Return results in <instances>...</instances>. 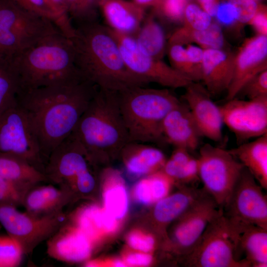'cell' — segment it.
Here are the masks:
<instances>
[{
	"mask_svg": "<svg viewBox=\"0 0 267 267\" xmlns=\"http://www.w3.org/2000/svg\"><path fill=\"white\" fill-rule=\"evenodd\" d=\"M173 181L161 170L137 183L135 188V196L140 202L145 204L158 201L166 195Z\"/></svg>",
	"mask_w": 267,
	"mask_h": 267,
	"instance_id": "cell-31",
	"label": "cell"
},
{
	"mask_svg": "<svg viewBox=\"0 0 267 267\" xmlns=\"http://www.w3.org/2000/svg\"><path fill=\"white\" fill-rule=\"evenodd\" d=\"M1 227H2V226H1V224L0 223V230L1 228Z\"/></svg>",
	"mask_w": 267,
	"mask_h": 267,
	"instance_id": "cell-55",
	"label": "cell"
},
{
	"mask_svg": "<svg viewBox=\"0 0 267 267\" xmlns=\"http://www.w3.org/2000/svg\"><path fill=\"white\" fill-rule=\"evenodd\" d=\"M241 95L248 99L267 96V70L260 72L250 80L236 97Z\"/></svg>",
	"mask_w": 267,
	"mask_h": 267,
	"instance_id": "cell-40",
	"label": "cell"
},
{
	"mask_svg": "<svg viewBox=\"0 0 267 267\" xmlns=\"http://www.w3.org/2000/svg\"><path fill=\"white\" fill-rule=\"evenodd\" d=\"M248 24L252 26L257 35L267 36V6L260 4L257 11Z\"/></svg>",
	"mask_w": 267,
	"mask_h": 267,
	"instance_id": "cell-46",
	"label": "cell"
},
{
	"mask_svg": "<svg viewBox=\"0 0 267 267\" xmlns=\"http://www.w3.org/2000/svg\"><path fill=\"white\" fill-rule=\"evenodd\" d=\"M65 220L62 212L36 217L0 203V223L7 235L20 245L24 254L32 253L41 243L53 235L63 226Z\"/></svg>",
	"mask_w": 267,
	"mask_h": 267,
	"instance_id": "cell-10",
	"label": "cell"
},
{
	"mask_svg": "<svg viewBox=\"0 0 267 267\" xmlns=\"http://www.w3.org/2000/svg\"><path fill=\"white\" fill-rule=\"evenodd\" d=\"M114 267H125V264L120 261H116L113 264Z\"/></svg>",
	"mask_w": 267,
	"mask_h": 267,
	"instance_id": "cell-53",
	"label": "cell"
},
{
	"mask_svg": "<svg viewBox=\"0 0 267 267\" xmlns=\"http://www.w3.org/2000/svg\"><path fill=\"white\" fill-rule=\"evenodd\" d=\"M20 81L11 55L0 53V114L16 101Z\"/></svg>",
	"mask_w": 267,
	"mask_h": 267,
	"instance_id": "cell-30",
	"label": "cell"
},
{
	"mask_svg": "<svg viewBox=\"0 0 267 267\" xmlns=\"http://www.w3.org/2000/svg\"><path fill=\"white\" fill-rule=\"evenodd\" d=\"M143 22L134 38L135 42L143 52L161 59L165 49L164 32L152 15L144 19Z\"/></svg>",
	"mask_w": 267,
	"mask_h": 267,
	"instance_id": "cell-29",
	"label": "cell"
},
{
	"mask_svg": "<svg viewBox=\"0 0 267 267\" xmlns=\"http://www.w3.org/2000/svg\"><path fill=\"white\" fill-rule=\"evenodd\" d=\"M128 241L129 245L133 248L144 252L150 251L154 244L152 237L137 232L131 233L128 237Z\"/></svg>",
	"mask_w": 267,
	"mask_h": 267,
	"instance_id": "cell-47",
	"label": "cell"
},
{
	"mask_svg": "<svg viewBox=\"0 0 267 267\" xmlns=\"http://www.w3.org/2000/svg\"><path fill=\"white\" fill-rule=\"evenodd\" d=\"M151 261L152 257L145 254H132L126 258L127 263L134 266H146L149 265Z\"/></svg>",
	"mask_w": 267,
	"mask_h": 267,
	"instance_id": "cell-50",
	"label": "cell"
},
{
	"mask_svg": "<svg viewBox=\"0 0 267 267\" xmlns=\"http://www.w3.org/2000/svg\"><path fill=\"white\" fill-rule=\"evenodd\" d=\"M88 161L84 149L70 134L49 155L44 174L48 182L69 194L78 177L89 169Z\"/></svg>",
	"mask_w": 267,
	"mask_h": 267,
	"instance_id": "cell-15",
	"label": "cell"
},
{
	"mask_svg": "<svg viewBox=\"0 0 267 267\" xmlns=\"http://www.w3.org/2000/svg\"><path fill=\"white\" fill-rule=\"evenodd\" d=\"M234 66V53L223 48L204 50L201 82L212 96L226 92Z\"/></svg>",
	"mask_w": 267,
	"mask_h": 267,
	"instance_id": "cell-19",
	"label": "cell"
},
{
	"mask_svg": "<svg viewBox=\"0 0 267 267\" xmlns=\"http://www.w3.org/2000/svg\"><path fill=\"white\" fill-rule=\"evenodd\" d=\"M204 189L195 186L183 185L181 190L159 200L153 212L157 222L166 225L177 219L203 193Z\"/></svg>",
	"mask_w": 267,
	"mask_h": 267,
	"instance_id": "cell-27",
	"label": "cell"
},
{
	"mask_svg": "<svg viewBox=\"0 0 267 267\" xmlns=\"http://www.w3.org/2000/svg\"><path fill=\"white\" fill-rule=\"evenodd\" d=\"M128 171L134 175L154 173L163 168L165 162L163 152L145 143L130 141L122 148Z\"/></svg>",
	"mask_w": 267,
	"mask_h": 267,
	"instance_id": "cell-26",
	"label": "cell"
},
{
	"mask_svg": "<svg viewBox=\"0 0 267 267\" xmlns=\"http://www.w3.org/2000/svg\"><path fill=\"white\" fill-rule=\"evenodd\" d=\"M75 27L70 39L76 66L86 79L99 89L116 91L149 84L127 67L109 27L96 21Z\"/></svg>",
	"mask_w": 267,
	"mask_h": 267,
	"instance_id": "cell-2",
	"label": "cell"
},
{
	"mask_svg": "<svg viewBox=\"0 0 267 267\" xmlns=\"http://www.w3.org/2000/svg\"><path fill=\"white\" fill-rule=\"evenodd\" d=\"M101 0H65L67 14L77 25L96 21L97 8Z\"/></svg>",
	"mask_w": 267,
	"mask_h": 267,
	"instance_id": "cell-35",
	"label": "cell"
},
{
	"mask_svg": "<svg viewBox=\"0 0 267 267\" xmlns=\"http://www.w3.org/2000/svg\"><path fill=\"white\" fill-rule=\"evenodd\" d=\"M20 245L9 235H0V267H14L20 264L23 255Z\"/></svg>",
	"mask_w": 267,
	"mask_h": 267,
	"instance_id": "cell-36",
	"label": "cell"
},
{
	"mask_svg": "<svg viewBox=\"0 0 267 267\" xmlns=\"http://www.w3.org/2000/svg\"><path fill=\"white\" fill-rule=\"evenodd\" d=\"M24 196L9 181L0 176V203L17 208L22 206Z\"/></svg>",
	"mask_w": 267,
	"mask_h": 267,
	"instance_id": "cell-44",
	"label": "cell"
},
{
	"mask_svg": "<svg viewBox=\"0 0 267 267\" xmlns=\"http://www.w3.org/2000/svg\"><path fill=\"white\" fill-rule=\"evenodd\" d=\"M47 241L48 254L59 261L79 262L90 254L89 238L81 229L70 231L62 226Z\"/></svg>",
	"mask_w": 267,
	"mask_h": 267,
	"instance_id": "cell-22",
	"label": "cell"
},
{
	"mask_svg": "<svg viewBox=\"0 0 267 267\" xmlns=\"http://www.w3.org/2000/svg\"><path fill=\"white\" fill-rule=\"evenodd\" d=\"M193 43L203 49H222L224 38L222 27L217 22H212L208 28L203 30H194L182 26L171 35L169 45L184 44Z\"/></svg>",
	"mask_w": 267,
	"mask_h": 267,
	"instance_id": "cell-28",
	"label": "cell"
},
{
	"mask_svg": "<svg viewBox=\"0 0 267 267\" xmlns=\"http://www.w3.org/2000/svg\"><path fill=\"white\" fill-rule=\"evenodd\" d=\"M98 89L82 77L19 91L17 102L30 120L45 163L73 132Z\"/></svg>",
	"mask_w": 267,
	"mask_h": 267,
	"instance_id": "cell-1",
	"label": "cell"
},
{
	"mask_svg": "<svg viewBox=\"0 0 267 267\" xmlns=\"http://www.w3.org/2000/svg\"><path fill=\"white\" fill-rule=\"evenodd\" d=\"M187 2L188 1L182 0H161L154 9L169 20L182 22Z\"/></svg>",
	"mask_w": 267,
	"mask_h": 267,
	"instance_id": "cell-41",
	"label": "cell"
},
{
	"mask_svg": "<svg viewBox=\"0 0 267 267\" xmlns=\"http://www.w3.org/2000/svg\"><path fill=\"white\" fill-rule=\"evenodd\" d=\"M183 26L194 30H203L209 27L212 17L198 5L188 2L183 14Z\"/></svg>",
	"mask_w": 267,
	"mask_h": 267,
	"instance_id": "cell-37",
	"label": "cell"
},
{
	"mask_svg": "<svg viewBox=\"0 0 267 267\" xmlns=\"http://www.w3.org/2000/svg\"><path fill=\"white\" fill-rule=\"evenodd\" d=\"M71 134L89 161L120 153L130 138L118 91L98 89Z\"/></svg>",
	"mask_w": 267,
	"mask_h": 267,
	"instance_id": "cell-3",
	"label": "cell"
},
{
	"mask_svg": "<svg viewBox=\"0 0 267 267\" xmlns=\"http://www.w3.org/2000/svg\"><path fill=\"white\" fill-rule=\"evenodd\" d=\"M222 209L204 190L197 200L178 218L173 239L180 254L186 255L193 249L208 223Z\"/></svg>",
	"mask_w": 267,
	"mask_h": 267,
	"instance_id": "cell-14",
	"label": "cell"
},
{
	"mask_svg": "<svg viewBox=\"0 0 267 267\" xmlns=\"http://www.w3.org/2000/svg\"><path fill=\"white\" fill-rule=\"evenodd\" d=\"M189 267H251L239 260L232 230L222 209L207 225L193 249L183 256Z\"/></svg>",
	"mask_w": 267,
	"mask_h": 267,
	"instance_id": "cell-7",
	"label": "cell"
},
{
	"mask_svg": "<svg viewBox=\"0 0 267 267\" xmlns=\"http://www.w3.org/2000/svg\"><path fill=\"white\" fill-rule=\"evenodd\" d=\"M109 29L125 63L136 76L149 83H155L170 89L185 88L192 82L161 59L143 52L132 36Z\"/></svg>",
	"mask_w": 267,
	"mask_h": 267,
	"instance_id": "cell-11",
	"label": "cell"
},
{
	"mask_svg": "<svg viewBox=\"0 0 267 267\" xmlns=\"http://www.w3.org/2000/svg\"><path fill=\"white\" fill-rule=\"evenodd\" d=\"M11 0L23 10L51 21L59 29V19L46 0Z\"/></svg>",
	"mask_w": 267,
	"mask_h": 267,
	"instance_id": "cell-39",
	"label": "cell"
},
{
	"mask_svg": "<svg viewBox=\"0 0 267 267\" xmlns=\"http://www.w3.org/2000/svg\"><path fill=\"white\" fill-rule=\"evenodd\" d=\"M58 31L51 21L0 0V48L5 53L16 54Z\"/></svg>",
	"mask_w": 267,
	"mask_h": 267,
	"instance_id": "cell-6",
	"label": "cell"
},
{
	"mask_svg": "<svg viewBox=\"0 0 267 267\" xmlns=\"http://www.w3.org/2000/svg\"><path fill=\"white\" fill-rule=\"evenodd\" d=\"M0 153L20 158L44 174L45 163L37 137L17 100L0 114Z\"/></svg>",
	"mask_w": 267,
	"mask_h": 267,
	"instance_id": "cell-9",
	"label": "cell"
},
{
	"mask_svg": "<svg viewBox=\"0 0 267 267\" xmlns=\"http://www.w3.org/2000/svg\"><path fill=\"white\" fill-rule=\"evenodd\" d=\"M98 7L110 28L131 36L137 33L145 18V9L133 1L101 0Z\"/></svg>",
	"mask_w": 267,
	"mask_h": 267,
	"instance_id": "cell-21",
	"label": "cell"
},
{
	"mask_svg": "<svg viewBox=\"0 0 267 267\" xmlns=\"http://www.w3.org/2000/svg\"><path fill=\"white\" fill-rule=\"evenodd\" d=\"M161 0H133L135 4L144 8L148 7L155 8Z\"/></svg>",
	"mask_w": 267,
	"mask_h": 267,
	"instance_id": "cell-52",
	"label": "cell"
},
{
	"mask_svg": "<svg viewBox=\"0 0 267 267\" xmlns=\"http://www.w3.org/2000/svg\"><path fill=\"white\" fill-rule=\"evenodd\" d=\"M204 50L199 46L188 45L186 48V53L190 61L201 70Z\"/></svg>",
	"mask_w": 267,
	"mask_h": 267,
	"instance_id": "cell-49",
	"label": "cell"
},
{
	"mask_svg": "<svg viewBox=\"0 0 267 267\" xmlns=\"http://www.w3.org/2000/svg\"><path fill=\"white\" fill-rule=\"evenodd\" d=\"M265 70H267V36L256 35L246 39L234 53L233 74L226 92V100L236 97L250 80Z\"/></svg>",
	"mask_w": 267,
	"mask_h": 267,
	"instance_id": "cell-17",
	"label": "cell"
},
{
	"mask_svg": "<svg viewBox=\"0 0 267 267\" xmlns=\"http://www.w3.org/2000/svg\"><path fill=\"white\" fill-rule=\"evenodd\" d=\"M122 178L118 174L115 185L104 194L105 210L116 219L124 216L128 208V197L125 187L120 184Z\"/></svg>",
	"mask_w": 267,
	"mask_h": 267,
	"instance_id": "cell-34",
	"label": "cell"
},
{
	"mask_svg": "<svg viewBox=\"0 0 267 267\" xmlns=\"http://www.w3.org/2000/svg\"><path fill=\"white\" fill-rule=\"evenodd\" d=\"M236 7L238 12V25L248 24L257 11L260 4L254 0H228Z\"/></svg>",
	"mask_w": 267,
	"mask_h": 267,
	"instance_id": "cell-45",
	"label": "cell"
},
{
	"mask_svg": "<svg viewBox=\"0 0 267 267\" xmlns=\"http://www.w3.org/2000/svg\"><path fill=\"white\" fill-rule=\"evenodd\" d=\"M0 176L11 183L25 197L32 188L48 182L44 174L16 156L0 153Z\"/></svg>",
	"mask_w": 267,
	"mask_h": 267,
	"instance_id": "cell-23",
	"label": "cell"
},
{
	"mask_svg": "<svg viewBox=\"0 0 267 267\" xmlns=\"http://www.w3.org/2000/svg\"><path fill=\"white\" fill-rule=\"evenodd\" d=\"M200 7L211 17H215L218 5V0H197Z\"/></svg>",
	"mask_w": 267,
	"mask_h": 267,
	"instance_id": "cell-51",
	"label": "cell"
},
{
	"mask_svg": "<svg viewBox=\"0 0 267 267\" xmlns=\"http://www.w3.org/2000/svg\"><path fill=\"white\" fill-rule=\"evenodd\" d=\"M95 184L94 177L88 169L78 177L73 187L82 194H88L94 189Z\"/></svg>",
	"mask_w": 267,
	"mask_h": 267,
	"instance_id": "cell-48",
	"label": "cell"
},
{
	"mask_svg": "<svg viewBox=\"0 0 267 267\" xmlns=\"http://www.w3.org/2000/svg\"><path fill=\"white\" fill-rule=\"evenodd\" d=\"M116 219L105 209L90 208L81 218V229L88 236L93 235L98 230L110 232L116 228Z\"/></svg>",
	"mask_w": 267,
	"mask_h": 267,
	"instance_id": "cell-32",
	"label": "cell"
},
{
	"mask_svg": "<svg viewBox=\"0 0 267 267\" xmlns=\"http://www.w3.org/2000/svg\"><path fill=\"white\" fill-rule=\"evenodd\" d=\"M226 219L234 236L238 258L244 254L251 267H267V229Z\"/></svg>",
	"mask_w": 267,
	"mask_h": 267,
	"instance_id": "cell-20",
	"label": "cell"
},
{
	"mask_svg": "<svg viewBox=\"0 0 267 267\" xmlns=\"http://www.w3.org/2000/svg\"><path fill=\"white\" fill-rule=\"evenodd\" d=\"M215 17L221 27L229 28L238 25V10L236 6L228 0L219 2Z\"/></svg>",
	"mask_w": 267,
	"mask_h": 267,
	"instance_id": "cell-43",
	"label": "cell"
},
{
	"mask_svg": "<svg viewBox=\"0 0 267 267\" xmlns=\"http://www.w3.org/2000/svg\"><path fill=\"white\" fill-rule=\"evenodd\" d=\"M184 89L183 102L202 137L221 141L224 124L220 106L214 102L211 95L199 82H192Z\"/></svg>",
	"mask_w": 267,
	"mask_h": 267,
	"instance_id": "cell-16",
	"label": "cell"
},
{
	"mask_svg": "<svg viewBox=\"0 0 267 267\" xmlns=\"http://www.w3.org/2000/svg\"><path fill=\"white\" fill-rule=\"evenodd\" d=\"M228 150L249 171L261 187L266 190L267 134Z\"/></svg>",
	"mask_w": 267,
	"mask_h": 267,
	"instance_id": "cell-25",
	"label": "cell"
},
{
	"mask_svg": "<svg viewBox=\"0 0 267 267\" xmlns=\"http://www.w3.org/2000/svg\"><path fill=\"white\" fill-rule=\"evenodd\" d=\"M168 56L171 66L175 70L192 82H201V70L190 61L183 45H169Z\"/></svg>",
	"mask_w": 267,
	"mask_h": 267,
	"instance_id": "cell-33",
	"label": "cell"
},
{
	"mask_svg": "<svg viewBox=\"0 0 267 267\" xmlns=\"http://www.w3.org/2000/svg\"><path fill=\"white\" fill-rule=\"evenodd\" d=\"M161 134L163 143L185 148L190 152L197 148L202 137L188 108L181 101L164 118Z\"/></svg>",
	"mask_w": 267,
	"mask_h": 267,
	"instance_id": "cell-18",
	"label": "cell"
},
{
	"mask_svg": "<svg viewBox=\"0 0 267 267\" xmlns=\"http://www.w3.org/2000/svg\"><path fill=\"white\" fill-rule=\"evenodd\" d=\"M190 152L185 148L175 147L161 170L173 181L178 180L184 166L192 157Z\"/></svg>",
	"mask_w": 267,
	"mask_h": 267,
	"instance_id": "cell-38",
	"label": "cell"
},
{
	"mask_svg": "<svg viewBox=\"0 0 267 267\" xmlns=\"http://www.w3.org/2000/svg\"><path fill=\"white\" fill-rule=\"evenodd\" d=\"M59 21V29L65 36L71 39L75 34L73 25L66 9L65 0H46Z\"/></svg>",
	"mask_w": 267,
	"mask_h": 267,
	"instance_id": "cell-42",
	"label": "cell"
},
{
	"mask_svg": "<svg viewBox=\"0 0 267 267\" xmlns=\"http://www.w3.org/2000/svg\"><path fill=\"white\" fill-rule=\"evenodd\" d=\"M220 107L223 124L234 134L238 145L267 134V96L235 97Z\"/></svg>",
	"mask_w": 267,
	"mask_h": 267,
	"instance_id": "cell-13",
	"label": "cell"
},
{
	"mask_svg": "<svg viewBox=\"0 0 267 267\" xmlns=\"http://www.w3.org/2000/svg\"><path fill=\"white\" fill-rule=\"evenodd\" d=\"M20 90H27L84 77L78 69L71 40L60 31L11 56Z\"/></svg>",
	"mask_w": 267,
	"mask_h": 267,
	"instance_id": "cell-4",
	"label": "cell"
},
{
	"mask_svg": "<svg viewBox=\"0 0 267 267\" xmlns=\"http://www.w3.org/2000/svg\"><path fill=\"white\" fill-rule=\"evenodd\" d=\"M0 53H4L0 48Z\"/></svg>",
	"mask_w": 267,
	"mask_h": 267,
	"instance_id": "cell-54",
	"label": "cell"
},
{
	"mask_svg": "<svg viewBox=\"0 0 267 267\" xmlns=\"http://www.w3.org/2000/svg\"><path fill=\"white\" fill-rule=\"evenodd\" d=\"M197 161L203 188L222 209L244 167L228 150L209 143L200 148Z\"/></svg>",
	"mask_w": 267,
	"mask_h": 267,
	"instance_id": "cell-8",
	"label": "cell"
},
{
	"mask_svg": "<svg viewBox=\"0 0 267 267\" xmlns=\"http://www.w3.org/2000/svg\"><path fill=\"white\" fill-rule=\"evenodd\" d=\"M118 93L130 142L163 143V120L180 100L167 89L134 87Z\"/></svg>",
	"mask_w": 267,
	"mask_h": 267,
	"instance_id": "cell-5",
	"label": "cell"
},
{
	"mask_svg": "<svg viewBox=\"0 0 267 267\" xmlns=\"http://www.w3.org/2000/svg\"><path fill=\"white\" fill-rule=\"evenodd\" d=\"M69 198L70 194L60 188L49 184L37 185L26 193L22 206L27 213L43 217L62 212Z\"/></svg>",
	"mask_w": 267,
	"mask_h": 267,
	"instance_id": "cell-24",
	"label": "cell"
},
{
	"mask_svg": "<svg viewBox=\"0 0 267 267\" xmlns=\"http://www.w3.org/2000/svg\"><path fill=\"white\" fill-rule=\"evenodd\" d=\"M262 189L244 167L222 208L224 216L267 229V197Z\"/></svg>",
	"mask_w": 267,
	"mask_h": 267,
	"instance_id": "cell-12",
	"label": "cell"
}]
</instances>
